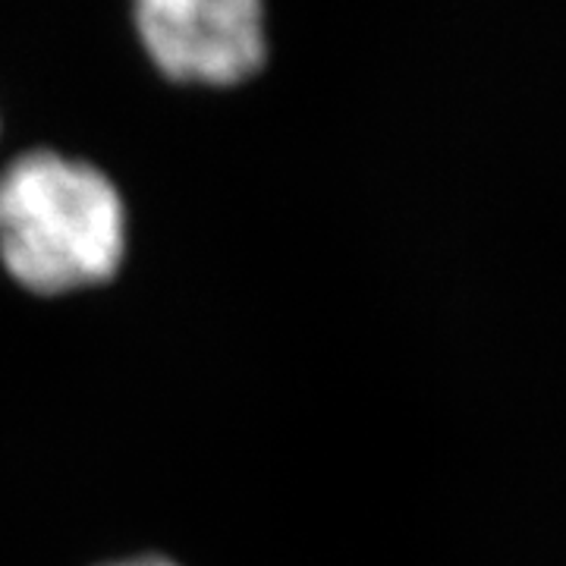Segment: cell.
I'll list each match as a JSON object with an SVG mask.
<instances>
[{
  "label": "cell",
  "mask_w": 566,
  "mask_h": 566,
  "mask_svg": "<svg viewBox=\"0 0 566 566\" xmlns=\"http://www.w3.org/2000/svg\"><path fill=\"white\" fill-rule=\"evenodd\" d=\"M129 211L117 182L85 158L29 148L0 170V268L39 300L120 274Z\"/></svg>",
  "instance_id": "obj_1"
},
{
  "label": "cell",
  "mask_w": 566,
  "mask_h": 566,
  "mask_svg": "<svg viewBox=\"0 0 566 566\" xmlns=\"http://www.w3.org/2000/svg\"><path fill=\"white\" fill-rule=\"evenodd\" d=\"M133 29L164 80L237 88L268 63L264 0H133Z\"/></svg>",
  "instance_id": "obj_2"
},
{
  "label": "cell",
  "mask_w": 566,
  "mask_h": 566,
  "mask_svg": "<svg viewBox=\"0 0 566 566\" xmlns=\"http://www.w3.org/2000/svg\"><path fill=\"white\" fill-rule=\"evenodd\" d=\"M102 566H180L164 554H142V557H126V560H111Z\"/></svg>",
  "instance_id": "obj_3"
}]
</instances>
